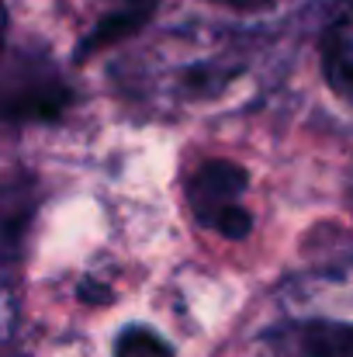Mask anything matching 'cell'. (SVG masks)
Segmentation results:
<instances>
[{"label":"cell","instance_id":"6da1fadb","mask_svg":"<svg viewBox=\"0 0 353 357\" xmlns=\"http://www.w3.org/2000/svg\"><path fill=\"white\" fill-rule=\"evenodd\" d=\"M139 94L163 108H191L222 98L246 70V52L233 38H166L135 56Z\"/></svg>","mask_w":353,"mask_h":357},{"label":"cell","instance_id":"7a4b0ae2","mask_svg":"<svg viewBox=\"0 0 353 357\" xmlns=\"http://www.w3.org/2000/svg\"><path fill=\"white\" fill-rule=\"evenodd\" d=\"M191 212L201 226L219 229L222 236L239 239L249 233V212L242 205L246 174L235 163H205L191 177Z\"/></svg>","mask_w":353,"mask_h":357},{"label":"cell","instance_id":"3957f363","mask_svg":"<svg viewBox=\"0 0 353 357\" xmlns=\"http://www.w3.org/2000/svg\"><path fill=\"white\" fill-rule=\"evenodd\" d=\"M322 77L329 91L353 108V7L340 10L322 38Z\"/></svg>","mask_w":353,"mask_h":357},{"label":"cell","instance_id":"277c9868","mask_svg":"<svg viewBox=\"0 0 353 357\" xmlns=\"http://www.w3.org/2000/svg\"><path fill=\"white\" fill-rule=\"evenodd\" d=\"M301 357H353V326L343 323H312L298 330Z\"/></svg>","mask_w":353,"mask_h":357},{"label":"cell","instance_id":"5b68a950","mask_svg":"<svg viewBox=\"0 0 353 357\" xmlns=\"http://www.w3.org/2000/svg\"><path fill=\"white\" fill-rule=\"evenodd\" d=\"M115 357H170V347L149 330H128L118 340Z\"/></svg>","mask_w":353,"mask_h":357},{"label":"cell","instance_id":"8992f818","mask_svg":"<svg viewBox=\"0 0 353 357\" xmlns=\"http://www.w3.org/2000/svg\"><path fill=\"white\" fill-rule=\"evenodd\" d=\"M233 3H256V0H233Z\"/></svg>","mask_w":353,"mask_h":357}]
</instances>
